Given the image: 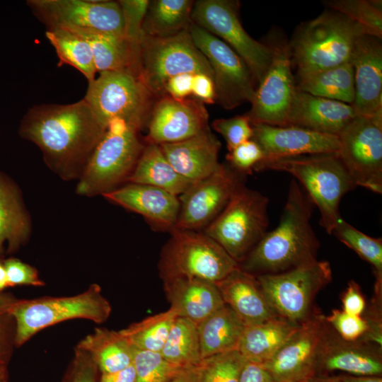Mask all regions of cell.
Wrapping results in <instances>:
<instances>
[{
  "label": "cell",
  "mask_w": 382,
  "mask_h": 382,
  "mask_svg": "<svg viewBox=\"0 0 382 382\" xmlns=\"http://www.w3.org/2000/svg\"><path fill=\"white\" fill-rule=\"evenodd\" d=\"M105 130L83 98L33 106L22 118L18 134L40 149L54 173L71 180L79 179Z\"/></svg>",
  "instance_id": "1"
},
{
  "label": "cell",
  "mask_w": 382,
  "mask_h": 382,
  "mask_svg": "<svg viewBox=\"0 0 382 382\" xmlns=\"http://www.w3.org/2000/svg\"><path fill=\"white\" fill-rule=\"evenodd\" d=\"M314 207L301 185L292 180L278 225L265 234L239 267L257 276L285 272L318 260L320 243L311 223Z\"/></svg>",
  "instance_id": "2"
},
{
  "label": "cell",
  "mask_w": 382,
  "mask_h": 382,
  "mask_svg": "<svg viewBox=\"0 0 382 382\" xmlns=\"http://www.w3.org/2000/svg\"><path fill=\"white\" fill-rule=\"evenodd\" d=\"M253 170L292 175L318 208L320 224L329 234L341 217L339 207L342 197L357 187L339 153L262 160Z\"/></svg>",
  "instance_id": "3"
},
{
  "label": "cell",
  "mask_w": 382,
  "mask_h": 382,
  "mask_svg": "<svg viewBox=\"0 0 382 382\" xmlns=\"http://www.w3.org/2000/svg\"><path fill=\"white\" fill-rule=\"evenodd\" d=\"M369 35L365 28L334 11H325L302 23L289 42L297 75L349 62L357 39Z\"/></svg>",
  "instance_id": "4"
},
{
  "label": "cell",
  "mask_w": 382,
  "mask_h": 382,
  "mask_svg": "<svg viewBox=\"0 0 382 382\" xmlns=\"http://www.w3.org/2000/svg\"><path fill=\"white\" fill-rule=\"evenodd\" d=\"M140 129L122 120L110 123L79 179L78 195H103L127 182L144 147Z\"/></svg>",
  "instance_id": "5"
},
{
  "label": "cell",
  "mask_w": 382,
  "mask_h": 382,
  "mask_svg": "<svg viewBox=\"0 0 382 382\" xmlns=\"http://www.w3.org/2000/svg\"><path fill=\"white\" fill-rule=\"evenodd\" d=\"M111 311L100 286L92 284L71 296L18 299L8 312L16 322L15 346L20 347L39 331L67 320L83 318L103 323Z\"/></svg>",
  "instance_id": "6"
},
{
  "label": "cell",
  "mask_w": 382,
  "mask_h": 382,
  "mask_svg": "<svg viewBox=\"0 0 382 382\" xmlns=\"http://www.w3.org/2000/svg\"><path fill=\"white\" fill-rule=\"evenodd\" d=\"M267 197L241 184L204 233L241 263L267 232Z\"/></svg>",
  "instance_id": "7"
},
{
  "label": "cell",
  "mask_w": 382,
  "mask_h": 382,
  "mask_svg": "<svg viewBox=\"0 0 382 382\" xmlns=\"http://www.w3.org/2000/svg\"><path fill=\"white\" fill-rule=\"evenodd\" d=\"M158 262L163 280L188 277L216 283L239 268L216 241L204 233L174 228Z\"/></svg>",
  "instance_id": "8"
},
{
  "label": "cell",
  "mask_w": 382,
  "mask_h": 382,
  "mask_svg": "<svg viewBox=\"0 0 382 382\" xmlns=\"http://www.w3.org/2000/svg\"><path fill=\"white\" fill-rule=\"evenodd\" d=\"M255 277L275 314L301 325L317 311L315 298L332 280V270L328 261L316 260L285 272Z\"/></svg>",
  "instance_id": "9"
},
{
  "label": "cell",
  "mask_w": 382,
  "mask_h": 382,
  "mask_svg": "<svg viewBox=\"0 0 382 382\" xmlns=\"http://www.w3.org/2000/svg\"><path fill=\"white\" fill-rule=\"evenodd\" d=\"M139 48L140 78L153 97L166 96V82L179 74L200 73L213 78L208 60L195 45L188 29L167 37L141 33Z\"/></svg>",
  "instance_id": "10"
},
{
  "label": "cell",
  "mask_w": 382,
  "mask_h": 382,
  "mask_svg": "<svg viewBox=\"0 0 382 382\" xmlns=\"http://www.w3.org/2000/svg\"><path fill=\"white\" fill-rule=\"evenodd\" d=\"M153 98L139 76L129 71H112L100 72L88 82L83 99L106 129L115 120L141 129L149 120Z\"/></svg>",
  "instance_id": "11"
},
{
  "label": "cell",
  "mask_w": 382,
  "mask_h": 382,
  "mask_svg": "<svg viewBox=\"0 0 382 382\" xmlns=\"http://www.w3.org/2000/svg\"><path fill=\"white\" fill-rule=\"evenodd\" d=\"M192 22L227 44L246 64L257 87L272 59L267 43L253 39L239 17V1L199 0L194 2Z\"/></svg>",
  "instance_id": "12"
},
{
  "label": "cell",
  "mask_w": 382,
  "mask_h": 382,
  "mask_svg": "<svg viewBox=\"0 0 382 382\" xmlns=\"http://www.w3.org/2000/svg\"><path fill=\"white\" fill-rule=\"evenodd\" d=\"M27 6L47 30L74 33L97 32L124 35L118 1L93 0H28Z\"/></svg>",
  "instance_id": "13"
},
{
  "label": "cell",
  "mask_w": 382,
  "mask_h": 382,
  "mask_svg": "<svg viewBox=\"0 0 382 382\" xmlns=\"http://www.w3.org/2000/svg\"><path fill=\"white\" fill-rule=\"evenodd\" d=\"M339 155L356 186L382 192V115L357 116L337 134Z\"/></svg>",
  "instance_id": "14"
},
{
  "label": "cell",
  "mask_w": 382,
  "mask_h": 382,
  "mask_svg": "<svg viewBox=\"0 0 382 382\" xmlns=\"http://www.w3.org/2000/svg\"><path fill=\"white\" fill-rule=\"evenodd\" d=\"M188 30L211 66L216 102L226 110L250 103L257 86L245 62L227 44L192 22Z\"/></svg>",
  "instance_id": "15"
},
{
  "label": "cell",
  "mask_w": 382,
  "mask_h": 382,
  "mask_svg": "<svg viewBox=\"0 0 382 382\" xmlns=\"http://www.w3.org/2000/svg\"><path fill=\"white\" fill-rule=\"evenodd\" d=\"M272 50L271 64L255 89L251 109L246 114L251 123L288 126V114L296 91L289 42L282 36H271L267 43Z\"/></svg>",
  "instance_id": "16"
},
{
  "label": "cell",
  "mask_w": 382,
  "mask_h": 382,
  "mask_svg": "<svg viewBox=\"0 0 382 382\" xmlns=\"http://www.w3.org/2000/svg\"><path fill=\"white\" fill-rule=\"evenodd\" d=\"M326 326L325 316L317 310L262 364V367L276 382H307L316 376Z\"/></svg>",
  "instance_id": "17"
},
{
  "label": "cell",
  "mask_w": 382,
  "mask_h": 382,
  "mask_svg": "<svg viewBox=\"0 0 382 382\" xmlns=\"http://www.w3.org/2000/svg\"><path fill=\"white\" fill-rule=\"evenodd\" d=\"M228 164H220L208 177L195 183L178 196L180 212L174 228L197 231L206 228L225 208L242 177ZM173 228V229H174Z\"/></svg>",
  "instance_id": "18"
},
{
  "label": "cell",
  "mask_w": 382,
  "mask_h": 382,
  "mask_svg": "<svg viewBox=\"0 0 382 382\" xmlns=\"http://www.w3.org/2000/svg\"><path fill=\"white\" fill-rule=\"evenodd\" d=\"M209 115L197 99L159 98L152 108L146 143H175L192 137L208 127Z\"/></svg>",
  "instance_id": "19"
},
{
  "label": "cell",
  "mask_w": 382,
  "mask_h": 382,
  "mask_svg": "<svg viewBox=\"0 0 382 382\" xmlns=\"http://www.w3.org/2000/svg\"><path fill=\"white\" fill-rule=\"evenodd\" d=\"M336 371L354 376H381V345L364 340H345L327 323L316 376H328Z\"/></svg>",
  "instance_id": "20"
},
{
  "label": "cell",
  "mask_w": 382,
  "mask_h": 382,
  "mask_svg": "<svg viewBox=\"0 0 382 382\" xmlns=\"http://www.w3.org/2000/svg\"><path fill=\"white\" fill-rule=\"evenodd\" d=\"M251 124L253 130L251 139L261 147L264 154L262 160L340 151L337 135L296 126Z\"/></svg>",
  "instance_id": "21"
},
{
  "label": "cell",
  "mask_w": 382,
  "mask_h": 382,
  "mask_svg": "<svg viewBox=\"0 0 382 382\" xmlns=\"http://www.w3.org/2000/svg\"><path fill=\"white\" fill-rule=\"evenodd\" d=\"M354 69V100L357 116L382 115L381 39L363 35L355 42L349 60Z\"/></svg>",
  "instance_id": "22"
},
{
  "label": "cell",
  "mask_w": 382,
  "mask_h": 382,
  "mask_svg": "<svg viewBox=\"0 0 382 382\" xmlns=\"http://www.w3.org/2000/svg\"><path fill=\"white\" fill-rule=\"evenodd\" d=\"M102 196L112 203L141 215L158 230L171 231L176 225L180 207L179 197L165 190L127 183Z\"/></svg>",
  "instance_id": "23"
},
{
  "label": "cell",
  "mask_w": 382,
  "mask_h": 382,
  "mask_svg": "<svg viewBox=\"0 0 382 382\" xmlns=\"http://www.w3.org/2000/svg\"><path fill=\"white\" fill-rule=\"evenodd\" d=\"M159 146L176 172L193 183L208 177L221 164L218 161L221 143L209 126L187 139Z\"/></svg>",
  "instance_id": "24"
},
{
  "label": "cell",
  "mask_w": 382,
  "mask_h": 382,
  "mask_svg": "<svg viewBox=\"0 0 382 382\" xmlns=\"http://www.w3.org/2000/svg\"><path fill=\"white\" fill-rule=\"evenodd\" d=\"M353 106L315 96L296 88L288 114V126L337 135L357 117Z\"/></svg>",
  "instance_id": "25"
},
{
  "label": "cell",
  "mask_w": 382,
  "mask_h": 382,
  "mask_svg": "<svg viewBox=\"0 0 382 382\" xmlns=\"http://www.w3.org/2000/svg\"><path fill=\"white\" fill-rule=\"evenodd\" d=\"M170 308L178 316L198 324L225 303L215 283L197 278L163 280Z\"/></svg>",
  "instance_id": "26"
},
{
  "label": "cell",
  "mask_w": 382,
  "mask_h": 382,
  "mask_svg": "<svg viewBox=\"0 0 382 382\" xmlns=\"http://www.w3.org/2000/svg\"><path fill=\"white\" fill-rule=\"evenodd\" d=\"M225 304L245 325H254L277 316L265 297L255 275L240 267L215 283Z\"/></svg>",
  "instance_id": "27"
},
{
  "label": "cell",
  "mask_w": 382,
  "mask_h": 382,
  "mask_svg": "<svg viewBox=\"0 0 382 382\" xmlns=\"http://www.w3.org/2000/svg\"><path fill=\"white\" fill-rule=\"evenodd\" d=\"M31 231L30 215L19 186L0 170V260L5 244L7 253H14L27 243Z\"/></svg>",
  "instance_id": "28"
},
{
  "label": "cell",
  "mask_w": 382,
  "mask_h": 382,
  "mask_svg": "<svg viewBox=\"0 0 382 382\" xmlns=\"http://www.w3.org/2000/svg\"><path fill=\"white\" fill-rule=\"evenodd\" d=\"M76 34L89 43L97 73L122 71L140 77L139 46L120 35L97 32Z\"/></svg>",
  "instance_id": "29"
},
{
  "label": "cell",
  "mask_w": 382,
  "mask_h": 382,
  "mask_svg": "<svg viewBox=\"0 0 382 382\" xmlns=\"http://www.w3.org/2000/svg\"><path fill=\"white\" fill-rule=\"evenodd\" d=\"M299 325L279 316L245 325L237 349L246 361L262 365L276 353Z\"/></svg>",
  "instance_id": "30"
},
{
  "label": "cell",
  "mask_w": 382,
  "mask_h": 382,
  "mask_svg": "<svg viewBox=\"0 0 382 382\" xmlns=\"http://www.w3.org/2000/svg\"><path fill=\"white\" fill-rule=\"evenodd\" d=\"M197 325L202 359L237 349L245 327L226 304Z\"/></svg>",
  "instance_id": "31"
},
{
  "label": "cell",
  "mask_w": 382,
  "mask_h": 382,
  "mask_svg": "<svg viewBox=\"0 0 382 382\" xmlns=\"http://www.w3.org/2000/svg\"><path fill=\"white\" fill-rule=\"evenodd\" d=\"M127 183L154 186L177 196L186 192L195 183L177 173L160 146L153 143L144 145Z\"/></svg>",
  "instance_id": "32"
},
{
  "label": "cell",
  "mask_w": 382,
  "mask_h": 382,
  "mask_svg": "<svg viewBox=\"0 0 382 382\" xmlns=\"http://www.w3.org/2000/svg\"><path fill=\"white\" fill-rule=\"evenodd\" d=\"M76 347L90 356L101 374L116 372L132 364L134 347L120 331L97 328Z\"/></svg>",
  "instance_id": "33"
},
{
  "label": "cell",
  "mask_w": 382,
  "mask_h": 382,
  "mask_svg": "<svg viewBox=\"0 0 382 382\" xmlns=\"http://www.w3.org/2000/svg\"><path fill=\"white\" fill-rule=\"evenodd\" d=\"M297 89L330 100L352 105L354 100V69L350 62L297 75Z\"/></svg>",
  "instance_id": "34"
},
{
  "label": "cell",
  "mask_w": 382,
  "mask_h": 382,
  "mask_svg": "<svg viewBox=\"0 0 382 382\" xmlns=\"http://www.w3.org/2000/svg\"><path fill=\"white\" fill-rule=\"evenodd\" d=\"M193 4L190 0L150 1L141 33L167 37L187 30L192 23Z\"/></svg>",
  "instance_id": "35"
},
{
  "label": "cell",
  "mask_w": 382,
  "mask_h": 382,
  "mask_svg": "<svg viewBox=\"0 0 382 382\" xmlns=\"http://www.w3.org/2000/svg\"><path fill=\"white\" fill-rule=\"evenodd\" d=\"M161 354L166 360L177 365L199 366L203 359L197 325L188 318L177 316Z\"/></svg>",
  "instance_id": "36"
},
{
  "label": "cell",
  "mask_w": 382,
  "mask_h": 382,
  "mask_svg": "<svg viewBox=\"0 0 382 382\" xmlns=\"http://www.w3.org/2000/svg\"><path fill=\"white\" fill-rule=\"evenodd\" d=\"M45 36L54 48L60 65L69 64L80 71L88 82L96 77V69L89 43L66 30H47Z\"/></svg>",
  "instance_id": "37"
},
{
  "label": "cell",
  "mask_w": 382,
  "mask_h": 382,
  "mask_svg": "<svg viewBox=\"0 0 382 382\" xmlns=\"http://www.w3.org/2000/svg\"><path fill=\"white\" fill-rule=\"evenodd\" d=\"M177 316L178 314L169 308L134 323L120 331L134 347L161 352Z\"/></svg>",
  "instance_id": "38"
},
{
  "label": "cell",
  "mask_w": 382,
  "mask_h": 382,
  "mask_svg": "<svg viewBox=\"0 0 382 382\" xmlns=\"http://www.w3.org/2000/svg\"><path fill=\"white\" fill-rule=\"evenodd\" d=\"M331 234L369 262L376 280H382V239L371 237L340 217Z\"/></svg>",
  "instance_id": "39"
},
{
  "label": "cell",
  "mask_w": 382,
  "mask_h": 382,
  "mask_svg": "<svg viewBox=\"0 0 382 382\" xmlns=\"http://www.w3.org/2000/svg\"><path fill=\"white\" fill-rule=\"evenodd\" d=\"M324 2L332 10L344 14L362 25L370 35L381 39V1L330 0Z\"/></svg>",
  "instance_id": "40"
},
{
  "label": "cell",
  "mask_w": 382,
  "mask_h": 382,
  "mask_svg": "<svg viewBox=\"0 0 382 382\" xmlns=\"http://www.w3.org/2000/svg\"><path fill=\"white\" fill-rule=\"evenodd\" d=\"M132 364L136 374L135 382H168L188 368L168 361L161 352L135 347Z\"/></svg>",
  "instance_id": "41"
},
{
  "label": "cell",
  "mask_w": 382,
  "mask_h": 382,
  "mask_svg": "<svg viewBox=\"0 0 382 382\" xmlns=\"http://www.w3.org/2000/svg\"><path fill=\"white\" fill-rule=\"evenodd\" d=\"M246 360L234 349L202 359L200 382H239Z\"/></svg>",
  "instance_id": "42"
},
{
  "label": "cell",
  "mask_w": 382,
  "mask_h": 382,
  "mask_svg": "<svg viewBox=\"0 0 382 382\" xmlns=\"http://www.w3.org/2000/svg\"><path fill=\"white\" fill-rule=\"evenodd\" d=\"M325 320L335 332L347 341H366L369 327L361 316L351 315L343 310L333 309Z\"/></svg>",
  "instance_id": "43"
},
{
  "label": "cell",
  "mask_w": 382,
  "mask_h": 382,
  "mask_svg": "<svg viewBox=\"0 0 382 382\" xmlns=\"http://www.w3.org/2000/svg\"><path fill=\"white\" fill-rule=\"evenodd\" d=\"M213 129L225 139L228 151L252 139L253 130L247 115L217 119L212 122Z\"/></svg>",
  "instance_id": "44"
},
{
  "label": "cell",
  "mask_w": 382,
  "mask_h": 382,
  "mask_svg": "<svg viewBox=\"0 0 382 382\" xmlns=\"http://www.w3.org/2000/svg\"><path fill=\"white\" fill-rule=\"evenodd\" d=\"M122 13L125 37L133 45L139 46L142 25L150 1H118Z\"/></svg>",
  "instance_id": "45"
},
{
  "label": "cell",
  "mask_w": 382,
  "mask_h": 382,
  "mask_svg": "<svg viewBox=\"0 0 382 382\" xmlns=\"http://www.w3.org/2000/svg\"><path fill=\"white\" fill-rule=\"evenodd\" d=\"M264 158L259 144L249 139L228 151L226 155L228 165L239 174H251L255 166Z\"/></svg>",
  "instance_id": "46"
},
{
  "label": "cell",
  "mask_w": 382,
  "mask_h": 382,
  "mask_svg": "<svg viewBox=\"0 0 382 382\" xmlns=\"http://www.w3.org/2000/svg\"><path fill=\"white\" fill-rule=\"evenodd\" d=\"M98 372L90 356L76 347L73 359L62 382H98Z\"/></svg>",
  "instance_id": "47"
},
{
  "label": "cell",
  "mask_w": 382,
  "mask_h": 382,
  "mask_svg": "<svg viewBox=\"0 0 382 382\" xmlns=\"http://www.w3.org/2000/svg\"><path fill=\"white\" fill-rule=\"evenodd\" d=\"M8 286L17 285L43 286L44 282L39 277L37 270L29 264L16 257H9L2 260Z\"/></svg>",
  "instance_id": "48"
},
{
  "label": "cell",
  "mask_w": 382,
  "mask_h": 382,
  "mask_svg": "<svg viewBox=\"0 0 382 382\" xmlns=\"http://www.w3.org/2000/svg\"><path fill=\"white\" fill-rule=\"evenodd\" d=\"M16 322L8 311H0V365L6 364L15 345Z\"/></svg>",
  "instance_id": "49"
},
{
  "label": "cell",
  "mask_w": 382,
  "mask_h": 382,
  "mask_svg": "<svg viewBox=\"0 0 382 382\" xmlns=\"http://www.w3.org/2000/svg\"><path fill=\"white\" fill-rule=\"evenodd\" d=\"M341 299L342 310L349 314L361 316L366 308V301L361 287L354 280L349 282Z\"/></svg>",
  "instance_id": "50"
},
{
  "label": "cell",
  "mask_w": 382,
  "mask_h": 382,
  "mask_svg": "<svg viewBox=\"0 0 382 382\" xmlns=\"http://www.w3.org/2000/svg\"><path fill=\"white\" fill-rule=\"evenodd\" d=\"M192 95L202 103H214L216 93L213 78L205 74H194Z\"/></svg>",
  "instance_id": "51"
},
{
  "label": "cell",
  "mask_w": 382,
  "mask_h": 382,
  "mask_svg": "<svg viewBox=\"0 0 382 382\" xmlns=\"http://www.w3.org/2000/svg\"><path fill=\"white\" fill-rule=\"evenodd\" d=\"M192 74H182L168 80L165 86L166 95L177 99L187 98L192 95Z\"/></svg>",
  "instance_id": "52"
},
{
  "label": "cell",
  "mask_w": 382,
  "mask_h": 382,
  "mask_svg": "<svg viewBox=\"0 0 382 382\" xmlns=\"http://www.w3.org/2000/svg\"><path fill=\"white\" fill-rule=\"evenodd\" d=\"M239 382H276L262 365L246 361L240 375Z\"/></svg>",
  "instance_id": "53"
},
{
  "label": "cell",
  "mask_w": 382,
  "mask_h": 382,
  "mask_svg": "<svg viewBox=\"0 0 382 382\" xmlns=\"http://www.w3.org/2000/svg\"><path fill=\"white\" fill-rule=\"evenodd\" d=\"M135 370L132 364L116 372L101 374L98 382H135Z\"/></svg>",
  "instance_id": "54"
},
{
  "label": "cell",
  "mask_w": 382,
  "mask_h": 382,
  "mask_svg": "<svg viewBox=\"0 0 382 382\" xmlns=\"http://www.w3.org/2000/svg\"><path fill=\"white\" fill-rule=\"evenodd\" d=\"M201 367L200 364L197 366L188 367L173 377L168 382H200Z\"/></svg>",
  "instance_id": "55"
},
{
  "label": "cell",
  "mask_w": 382,
  "mask_h": 382,
  "mask_svg": "<svg viewBox=\"0 0 382 382\" xmlns=\"http://www.w3.org/2000/svg\"><path fill=\"white\" fill-rule=\"evenodd\" d=\"M336 376L342 382H382L381 376H354L341 374Z\"/></svg>",
  "instance_id": "56"
},
{
  "label": "cell",
  "mask_w": 382,
  "mask_h": 382,
  "mask_svg": "<svg viewBox=\"0 0 382 382\" xmlns=\"http://www.w3.org/2000/svg\"><path fill=\"white\" fill-rule=\"evenodd\" d=\"M17 300L11 295L0 293V311H8Z\"/></svg>",
  "instance_id": "57"
},
{
  "label": "cell",
  "mask_w": 382,
  "mask_h": 382,
  "mask_svg": "<svg viewBox=\"0 0 382 382\" xmlns=\"http://www.w3.org/2000/svg\"><path fill=\"white\" fill-rule=\"evenodd\" d=\"M307 382H342L336 376H316L310 378Z\"/></svg>",
  "instance_id": "58"
},
{
  "label": "cell",
  "mask_w": 382,
  "mask_h": 382,
  "mask_svg": "<svg viewBox=\"0 0 382 382\" xmlns=\"http://www.w3.org/2000/svg\"><path fill=\"white\" fill-rule=\"evenodd\" d=\"M8 287V279L2 260H0V292Z\"/></svg>",
  "instance_id": "59"
},
{
  "label": "cell",
  "mask_w": 382,
  "mask_h": 382,
  "mask_svg": "<svg viewBox=\"0 0 382 382\" xmlns=\"http://www.w3.org/2000/svg\"><path fill=\"white\" fill-rule=\"evenodd\" d=\"M0 382H8L7 365H0Z\"/></svg>",
  "instance_id": "60"
}]
</instances>
